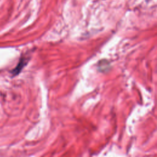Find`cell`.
<instances>
[{
	"instance_id": "6da1fadb",
	"label": "cell",
	"mask_w": 157,
	"mask_h": 157,
	"mask_svg": "<svg viewBox=\"0 0 157 157\" xmlns=\"http://www.w3.org/2000/svg\"><path fill=\"white\" fill-rule=\"evenodd\" d=\"M25 63L24 62L23 59L21 60V61L18 63V66H17L15 68V69L13 70V74H15V75L18 74V72L21 71V69H22V67H23V64H24Z\"/></svg>"
}]
</instances>
